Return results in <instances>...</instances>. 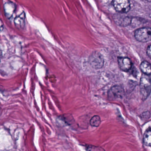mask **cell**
<instances>
[{"instance_id": "obj_1", "label": "cell", "mask_w": 151, "mask_h": 151, "mask_svg": "<svg viewBox=\"0 0 151 151\" xmlns=\"http://www.w3.org/2000/svg\"><path fill=\"white\" fill-rule=\"evenodd\" d=\"M140 93L143 100L149 97L151 92V80L149 76L142 75L140 82Z\"/></svg>"}, {"instance_id": "obj_2", "label": "cell", "mask_w": 151, "mask_h": 151, "mask_svg": "<svg viewBox=\"0 0 151 151\" xmlns=\"http://www.w3.org/2000/svg\"><path fill=\"white\" fill-rule=\"evenodd\" d=\"M88 63L90 66L93 69H102L104 65V59L103 55L99 52H93L89 58Z\"/></svg>"}, {"instance_id": "obj_3", "label": "cell", "mask_w": 151, "mask_h": 151, "mask_svg": "<svg viewBox=\"0 0 151 151\" xmlns=\"http://www.w3.org/2000/svg\"><path fill=\"white\" fill-rule=\"evenodd\" d=\"M135 39L138 41L146 42L151 41V28L142 27L137 29L134 32Z\"/></svg>"}, {"instance_id": "obj_4", "label": "cell", "mask_w": 151, "mask_h": 151, "mask_svg": "<svg viewBox=\"0 0 151 151\" xmlns=\"http://www.w3.org/2000/svg\"><path fill=\"white\" fill-rule=\"evenodd\" d=\"M124 88L120 85H115L111 88L108 92V98L111 101L119 100L125 96Z\"/></svg>"}, {"instance_id": "obj_5", "label": "cell", "mask_w": 151, "mask_h": 151, "mask_svg": "<svg viewBox=\"0 0 151 151\" xmlns=\"http://www.w3.org/2000/svg\"><path fill=\"white\" fill-rule=\"evenodd\" d=\"M113 4L116 10L120 13H126L130 9L129 0H113Z\"/></svg>"}, {"instance_id": "obj_6", "label": "cell", "mask_w": 151, "mask_h": 151, "mask_svg": "<svg viewBox=\"0 0 151 151\" xmlns=\"http://www.w3.org/2000/svg\"><path fill=\"white\" fill-rule=\"evenodd\" d=\"M118 63L120 69L126 72L129 71L133 67L132 61L127 57L118 58Z\"/></svg>"}, {"instance_id": "obj_7", "label": "cell", "mask_w": 151, "mask_h": 151, "mask_svg": "<svg viewBox=\"0 0 151 151\" xmlns=\"http://www.w3.org/2000/svg\"><path fill=\"white\" fill-rule=\"evenodd\" d=\"M140 69L145 75H151V64L147 61L142 62L140 65Z\"/></svg>"}, {"instance_id": "obj_8", "label": "cell", "mask_w": 151, "mask_h": 151, "mask_svg": "<svg viewBox=\"0 0 151 151\" xmlns=\"http://www.w3.org/2000/svg\"><path fill=\"white\" fill-rule=\"evenodd\" d=\"M14 23L17 28H23L25 26V15L22 14L17 17L14 20Z\"/></svg>"}, {"instance_id": "obj_9", "label": "cell", "mask_w": 151, "mask_h": 151, "mask_svg": "<svg viewBox=\"0 0 151 151\" xmlns=\"http://www.w3.org/2000/svg\"><path fill=\"white\" fill-rule=\"evenodd\" d=\"M4 10L6 14H7V17H11L15 10L14 4L11 3L6 4L4 5Z\"/></svg>"}, {"instance_id": "obj_10", "label": "cell", "mask_w": 151, "mask_h": 151, "mask_svg": "<svg viewBox=\"0 0 151 151\" xmlns=\"http://www.w3.org/2000/svg\"><path fill=\"white\" fill-rule=\"evenodd\" d=\"M143 142L146 146H151V129H148L144 133Z\"/></svg>"}, {"instance_id": "obj_11", "label": "cell", "mask_w": 151, "mask_h": 151, "mask_svg": "<svg viewBox=\"0 0 151 151\" xmlns=\"http://www.w3.org/2000/svg\"><path fill=\"white\" fill-rule=\"evenodd\" d=\"M101 122V119L98 115H95L93 116L90 122V125L92 127H96L100 126Z\"/></svg>"}, {"instance_id": "obj_12", "label": "cell", "mask_w": 151, "mask_h": 151, "mask_svg": "<svg viewBox=\"0 0 151 151\" xmlns=\"http://www.w3.org/2000/svg\"><path fill=\"white\" fill-rule=\"evenodd\" d=\"M86 150L87 151H105L102 147L92 145L86 146Z\"/></svg>"}, {"instance_id": "obj_13", "label": "cell", "mask_w": 151, "mask_h": 151, "mask_svg": "<svg viewBox=\"0 0 151 151\" xmlns=\"http://www.w3.org/2000/svg\"><path fill=\"white\" fill-rule=\"evenodd\" d=\"M146 53L148 56L151 59V45H150L147 48Z\"/></svg>"}, {"instance_id": "obj_14", "label": "cell", "mask_w": 151, "mask_h": 151, "mask_svg": "<svg viewBox=\"0 0 151 151\" xmlns=\"http://www.w3.org/2000/svg\"><path fill=\"white\" fill-rule=\"evenodd\" d=\"M146 1L149 2H151V0H146Z\"/></svg>"}]
</instances>
